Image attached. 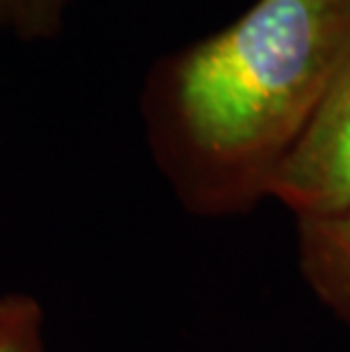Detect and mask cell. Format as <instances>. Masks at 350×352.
<instances>
[{"mask_svg": "<svg viewBox=\"0 0 350 352\" xmlns=\"http://www.w3.org/2000/svg\"><path fill=\"white\" fill-rule=\"evenodd\" d=\"M350 59V0H257L193 46L168 80L177 191L191 209L232 214L266 198Z\"/></svg>", "mask_w": 350, "mask_h": 352, "instance_id": "obj_1", "label": "cell"}, {"mask_svg": "<svg viewBox=\"0 0 350 352\" xmlns=\"http://www.w3.org/2000/svg\"><path fill=\"white\" fill-rule=\"evenodd\" d=\"M266 198L280 200L296 221L350 207V59L275 166Z\"/></svg>", "mask_w": 350, "mask_h": 352, "instance_id": "obj_2", "label": "cell"}, {"mask_svg": "<svg viewBox=\"0 0 350 352\" xmlns=\"http://www.w3.org/2000/svg\"><path fill=\"white\" fill-rule=\"evenodd\" d=\"M298 259L318 300L350 323V207L298 221Z\"/></svg>", "mask_w": 350, "mask_h": 352, "instance_id": "obj_3", "label": "cell"}, {"mask_svg": "<svg viewBox=\"0 0 350 352\" xmlns=\"http://www.w3.org/2000/svg\"><path fill=\"white\" fill-rule=\"evenodd\" d=\"M0 352H46L43 311L34 298L0 296Z\"/></svg>", "mask_w": 350, "mask_h": 352, "instance_id": "obj_4", "label": "cell"}, {"mask_svg": "<svg viewBox=\"0 0 350 352\" xmlns=\"http://www.w3.org/2000/svg\"><path fill=\"white\" fill-rule=\"evenodd\" d=\"M21 0H0V10H10V12H17V7Z\"/></svg>", "mask_w": 350, "mask_h": 352, "instance_id": "obj_5", "label": "cell"}]
</instances>
